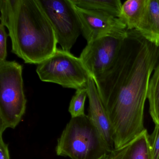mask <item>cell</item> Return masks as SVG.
I'll list each match as a JSON object with an SVG mask.
<instances>
[{"label": "cell", "instance_id": "cell-1", "mask_svg": "<svg viewBox=\"0 0 159 159\" xmlns=\"http://www.w3.org/2000/svg\"><path fill=\"white\" fill-rule=\"evenodd\" d=\"M159 62V46L136 30H128L114 64L93 79L110 120L114 149L145 128L144 113L149 83Z\"/></svg>", "mask_w": 159, "mask_h": 159}, {"label": "cell", "instance_id": "cell-2", "mask_svg": "<svg viewBox=\"0 0 159 159\" xmlns=\"http://www.w3.org/2000/svg\"><path fill=\"white\" fill-rule=\"evenodd\" d=\"M0 10L12 52L25 63L39 65L55 52V32L37 0H1Z\"/></svg>", "mask_w": 159, "mask_h": 159}, {"label": "cell", "instance_id": "cell-3", "mask_svg": "<svg viewBox=\"0 0 159 159\" xmlns=\"http://www.w3.org/2000/svg\"><path fill=\"white\" fill-rule=\"evenodd\" d=\"M58 156L71 159H98L107 151L88 115L71 118L57 139Z\"/></svg>", "mask_w": 159, "mask_h": 159}, {"label": "cell", "instance_id": "cell-4", "mask_svg": "<svg viewBox=\"0 0 159 159\" xmlns=\"http://www.w3.org/2000/svg\"><path fill=\"white\" fill-rule=\"evenodd\" d=\"M23 69L15 61L0 62V134L15 129L25 113Z\"/></svg>", "mask_w": 159, "mask_h": 159}, {"label": "cell", "instance_id": "cell-5", "mask_svg": "<svg viewBox=\"0 0 159 159\" xmlns=\"http://www.w3.org/2000/svg\"><path fill=\"white\" fill-rule=\"evenodd\" d=\"M36 72L42 81L76 90L86 87L90 75L80 57L59 49L38 65Z\"/></svg>", "mask_w": 159, "mask_h": 159}, {"label": "cell", "instance_id": "cell-6", "mask_svg": "<svg viewBox=\"0 0 159 159\" xmlns=\"http://www.w3.org/2000/svg\"><path fill=\"white\" fill-rule=\"evenodd\" d=\"M52 24L62 50L70 52L82 34L75 5L71 0H37Z\"/></svg>", "mask_w": 159, "mask_h": 159}, {"label": "cell", "instance_id": "cell-7", "mask_svg": "<svg viewBox=\"0 0 159 159\" xmlns=\"http://www.w3.org/2000/svg\"><path fill=\"white\" fill-rule=\"evenodd\" d=\"M75 7L80 22L82 34L87 43L103 37L124 39L127 36L126 26L118 17L101 11Z\"/></svg>", "mask_w": 159, "mask_h": 159}, {"label": "cell", "instance_id": "cell-8", "mask_svg": "<svg viewBox=\"0 0 159 159\" xmlns=\"http://www.w3.org/2000/svg\"><path fill=\"white\" fill-rule=\"evenodd\" d=\"M124 39L105 37L87 43L80 58L93 79L103 75L114 64Z\"/></svg>", "mask_w": 159, "mask_h": 159}, {"label": "cell", "instance_id": "cell-9", "mask_svg": "<svg viewBox=\"0 0 159 159\" xmlns=\"http://www.w3.org/2000/svg\"><path fill=\"white\" fill-rule=\"evenodd\" d=\"M86 88L89 99L88 116L97 129L107 151L111 152L114 149L112 126L93 78L91 75L88 77Z\"/></svg>", "mask_w": 159, "mask_h": 159}, {"label": "cell", "instance_id": "cell-10", "mask_svg": "<svg viewBox=\"0 0 159 159\" xmlns=\"http://www.w3.org/2000/svg\"><path fill=\"white\" fill-rule=\"evenodd\" d=\"M113 159H152L150 135L147 129L125 145L111 152Z\"/></svg>", "mask_w": 159, "mask_h": 159}, {"label": "cell", "instance_id": "cell-11", "mask_svg": "<svg viewBox=\"0 0 159 159\" xmlns=\"http://www.w3.org/2000/svg\"><path fill=\"white\" fill-rule=\"evenodd\" d=\"M136 30L146 39L159 46V0H148L144 17Z\"/></svg>", "mask_w": 159, "mask_h": 159}, {"label": "cell", "instance_id": "cell-12", "mask_svg": "<svg viewBox=\"0 0 159 159\" xmlns=\"http://www.w3.org/2000/svg\"><path fill=\"white\" fill-rule=\"evenodd\" d=\"M148 0H127L122 5L119 18L127 30L137 29L146 12Z\"/></svg>", "mask_w": 159, "mask_h": 159}, {"label": "cell", "instance_id": "cell-13", "mask_svg": "<svg viewBox=\"0 0 159 159\" xmlns=\"http://www.w3.org/2000/svg\"><path fill=\"white\" fill-rule=\"evenodd\" d=\"M79 8L105 12L119 18L121 9L120 0H71Z\"/></svg>", "mask_w": 159, "mask_h": 159}, {"label": "cell", "instance_id": "cell-14", "mask_svg": "<svg viewBox=\"0 0 159 159\" xmlns=\"http://www.w3.org/2000/svg\"><path fill=\"white\" fill-rule=\"evenodd\" d=\"M147 99L152 119L155 125H159V62L149 83Z\"/></svg>", "mask_w": 159, "mask_h": 159}, {"label": "cell", "instance_id": "cell-15", "mask_svg": "<svg viewBox=\"0 0 159 159\" xmlns=\"http://www.w3.org/2000/svg\"><path fill=\"white\" fill-rule=\"evenodd\" d=\"M88 93L86 87L76 90L70 103L69 111L71 118H76L85 115L84 103Z\"/></svg>", "mask_w": 159, "mask_h": 159}, {"label": "cell", "instance_id": "cell-16", "mask_svg": "<svg viewBox=\"0 0 159 159\" xmlns=\"http://www.w3.org/2000/svg\"><path fill=\"white\" fill-rule=\"evenodd\" d=\"M9 34L5 30V27L0 24V62L6 61L7 56V39Z\"/></svg>", "mask_w": 159, "mask_h": 159}, {"label": "cell", "instance_id": "cell-17", "mask_svg": "<svg viewBox=\"0 0 159 159\" xmlns=\"http://www.w3.org/2000/svg\"><path fill=\"white\" fill-rule=\"evenodd\" d=\"M152 159H159V125H155L153 132L150 135Z\"/></svg>", "mask_w": 159, "mask_h": 159}, {"label": "cell", "instance_id": "cell-18", "mask_svg": "<svg viewBox=\"0 0 159 159\" xmlns=\"http://www.w3.org/2000/svg\"><path fill=\"white\" fill-rule=\"evenodd\" d=\"M0 159H11L9 147L3 140L2 134H0Z\"/></svg>", "mask_w": 159, "mask_h": 159}, {"label": "cell", "instance_id": "cell-19", "mask_svg": "<svg viewBox=\"0 0 159 159\" xmlns=\"http://www.w3.org/2000/svg\"><path fill=\"white\" fill-rule=\"evenodd\" d=\"M98 159H113L111 156V152H107V153H105L103 154V155L99 157Z\"/></svg>", "mask_w": 159, "mask_h": 159}]
</instances>
